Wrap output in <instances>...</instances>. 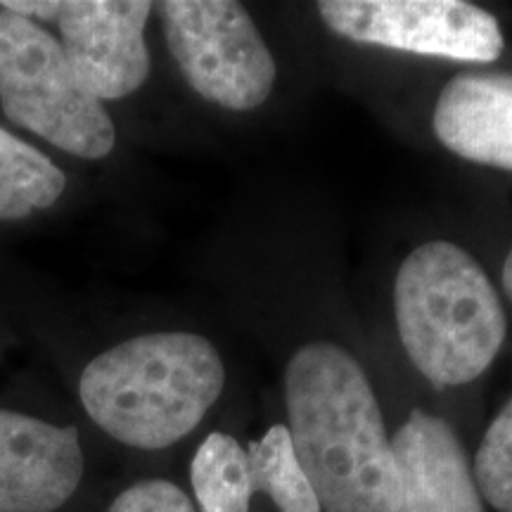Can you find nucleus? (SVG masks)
Returning a JSON list of instances; mask_svg holds the SVG:
<instances>
[{"label":"nucleus","instance_id":"17","mask_svg":"<svg viewBox=\"0 0 512 512\" xmlns=\"http://www.w3.org/2000/svg\"><path fill=\"white\" fill-rule=\"evenodd\" d=\"M503 292H505V297H508L512 302V249H510L508 259H505V264H503Z\"/></svg>","mask_w":512,"mask_h":512},{"label":"nucleus","instance_id":"4","mask_svg":"<svg viewBox=\"0 0 512 512\" xmlns=\"http://www.w3.org/2000/svg\"><path fill=\"white\" fill-rule=\"evenodd\" d=\"M0 105L12 124L81 159L114 150L112 117L69 67L60 41L38 22L0 10Z\"/></svg>","mask_w":512,"mask_h":512},{"label":"nucleus","instance_id":"5","mask_svg":"<svg viewBox=\"0 0 512 512\" xmlns=\"http://www.w3.org/2000/svg\"><path fill=\"white\" fill-rule=\"evenodd\" d=\"M157 10L171 55L192 91L233 112L264 105L275 83V60L240 3L166 0Z\"/></svg>","mask_w":512,"mask_h":512},{"label":"nucleus","instance_id":"11","mask_svg":"<svg viewBox=\"0 0 512 512\" xmlns=\"http://www.w3.org/2000/svg\"><path fill=\"white\" fill-rule=\"evenodd\" d=\"M67 188V176L34 145L0 128V221L27 219L50 209Z\"/></svg>","mask_w":512,"mask_h":512},{"label":"nucleus","instance_id":"7","mask_svg":"<svg viewBox=\"0 0 512 512\" xmlns=\"http://www.w3.org/2000/svg\"><path fill=\"white\" fill-rule=\"evenodd\" d=\"M155 5L147 0H69L57 27L69 67L93 98L121 100L150 74L145 24Z\"/></svg>","mask_w":512,"mask_h":512},{"label":"nucleus","instance_id":"8","mask_svg":"<svg viewBox=\"0 0 512 512\" xmlns=\"http://www.w3.org/2000/svg\"><path fill=\"white\" fill-rule=\"evenodd\" d=\"M83 477L76 427L0 411V512H53Z\"/></svg>","mask_w":512,"mask_h":512},{"label":"nucleus","instance_id":"15","mask_svg":"<svg viewBox=\"0 0 512 512\" xmlns=\"http://www.w3.org/2000/svg\"><path fill=\"white\" fill-rule=\"evenodd\" d=\"M107 512H195L183 489L166 479H145L128 486Z\"/></svg>","mask_w":512,"mask_h":512},{"label":"nucleus","instance_id":"12","mask_svg":"<svg viewBox=\"0 0 512 512\" xmlns=\"http://www.w3.org/2000/svg\"><path fill=\"white\" fill-rule=\"evenodd\" d=\"M190 482L202 512H249L254 489L247 448L230 434L211 432L192 458Z\"/></svg>","mask_w":512,"mask_h":512},{"label":"nucleus","instance_id":"1","mask_svg":"<svg viewBox=\"0 0 512 512\" xmlns=\"http://www.w3.org/2000/svg\"><path fill=\"white\" fill-rule=\"evenodd\" d=\"M287 432L325 512H396L392 439L366 370L330 342L306 344L285 370Z\"/></svg>","mask_w":512,"mask_h":512},{"label":"nucleus","instance_id":"10","mask_svg":"<svg viewBox=\"0 0 512 512\" xmlns=\"http://www.w3.org/2000/svg\"><path fill=\"white\" fill-rule=\"evenodd\" d=\"M439 143L467 162L512 171V72H460L441 91L432 119Z\"/></svg>","mask_w":512,"mask_h":512},{"label":"nucleus","instance_id":"9","mask_svg":"<svg viewBox=\"0 0 512 512\" xmlns=\"http://www.w3.org/2000/svg\"><path fill=\"white\" fill-rule=\"evenodd\" d=\"M399 510L484 512L465 448L448 422L413 411L392 439Z\"/></svg>","mask_w":512,"mask_h":512},{"label":"nucleus","instance_id":"6","mask_svg":"<svg viewBox=\"0 0 512 512\" xmlns=\"http://www.w3.org/2000/svg\"><path fill=\"white\" fill-rule=\"evenodd\" d=\"M325 27L354 43L489 64L503 55L498 19L463 0H323Z\"/></svg>","mask_w":512,"mask_h":512},{"label":"nucleus","instance_id":"2","mask_svg":"<svg viewBox=\"0 0 512 512\" xmlns=\"http://www.w3.org/2000/svg\"><path fill=\"white\" fill-rule=\"evenodd\" d=\"M223 384V361L207 337L152 332L95 356L81 373L79 396L100 430L157 451L200 425Z\"/></svg>","mask_w":512,"mask_h":512},{"label":"nucleus","instance_id":"14","mask_svg":"<svg viewBox=\"0 0 512 512\" xmlns=\"http://www.w3.org/2000/svg\"><path fill=\"white\" fill-rule=\"evenodd\" d=\"M472 475L486 503L501 512H512V399L486 430Z\"/></svg>","mask_w":512,"mask_h":512},{"label":"nucleus","instance_id":"3","mask_svg":"<svg viewBox=\"0 0 512 512\" xmlns=\"http://www.w3.org/2000/svg\"><path fill=\"white\" fill-rule=\"evenodd\" d=\"M394 309L403 349L437 389L477 380L508 332L491 278L475 256L448 240L425 242L403 259Z\"/></svg>","mask_w":512,"mask_h":512},{"label":"nucleus","instance_id":"16","mask_svg":"<svg viewBox=\"0 0 512 512\" xmlns=\"http://www.w3.org/2000/svg\"><path fill=\"white\" fill-rule=\"evenodd\" d=\"M62 3H29V0H0V10H10L36 22V19H57Z\"/></svg>","mask_w":512,"mask_h":512},{"label":"nucleus","instance_id":"13","mask_svg":"<svg viewBox=\"0 0 512 512\" xmlns=\"http://www.w3.org/2000/svg\"><path fill=\"white\" fill-rule=\"evenodd\" d=\"M247 460L254 494L264 491L280 512H320L316 491L299 465L285 425H273L259 441L249 444Z\"/></svg>","mask_w":512,"mask_h":512}]
</instances>
